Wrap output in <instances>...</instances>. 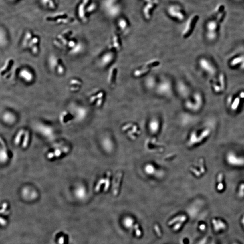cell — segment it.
<instances>
[{
    "label": "cell",
    "mask_w": 244,
    "mask_h": 244,
    "mask_svg": "<svg viewBox=\"0 0 244 244\" xmlns=\"http://www.w3.org/2000/svg\"><path fill=\"white\" fill-rule=\"evenodd\" d=\"M29 133L28 131L25 132V137L24 138V140H23V143H22V148H27V146L28 145L29 142Z\"/></svg>",
    "instance_id": "38"
},
{
    "label": "cell",
    "mask_w": 244,
    "mask_h": 244,
    "mask_svg": "<svg viewBox=\"0 0 244 244\" xmlns=\"http://www.w3.org/2000/svg\"><path fill=\"white\" fill-rule=\"evenodd\" d=\"M19 77L27 83H30L34 79V75L31 70L24 68L19 72Z\"/></svg>",
    "instance_id": "7"
},
{
    "label": "cell",
    "mask_w": 244,
    "mask_h": 244,
    "mask_svg": "<svg viewBox=\"0 0 244 244\" xmlns=\"http://www.w3.org/2000/svg\"><path fill=\"white\" fill-rule=\"evenodd\" d=\"M114 55L113 53H109L104 54L101 59V63L103 66H106L113 61Z\"/></svg>",
    "instance_id": "19"
},
{
    "label": "cell",
    "mask_w": 244,
    "mask_h": 244,
    "mask_svg": "<svg viewBox=\"0 0 244 244\" xmlns=\"http://www.w3.org/2000/svg\"><path fill=\"white\" fill-rule=\"evenodd\" d=\"M237 1H241V0H237Z\"/></svg>",
    "instance_id": "54"
},
{
    "label": "cell",
    "mask_w": 244,
    "mask_h": 244,
    "mask_svg": "<svg viewBox=\"0 0 244 244\" xmlns=\"http://www.w3.org/2000/svg\"><path fill=\"white\" fill-rule=\"evenodd\" d=\"M225 11V6L224 5L220 4L217 5L216 7L215 8L214 13H215L216 15H217L219 13H221Z\"/></svg>",
    "instance_id": "39"
},
{
    "label": "cell",
    "mask_w": 244,
    "mask_h": 244,
    "mask_svg": "<svg viewBox=\"0 0 244 244\" xmlns=\"http://www.w3.org/2000/svg\"><path fill=\"white\" fill-rule=\"evenodd\" d=\"M2 118L5 123L8 124H12L15 121V115L11 112L7 111L3 113L2 115Z\"/></svg>",
    "instance_id": "16"
},
{
    "label": "cell",
    "mask_w": 244,
    "mask_h": 244,
    "mask_svg": "<svg viewBox=\"0 0 244 244\" xmlns=\"http://www.w3.org/2000/svg\"><path fill=\"white\" fill-rule=\"evenodd\" d=\"M199 64L202 70L208 75L214 76L216 74V68L209 60L205 58H201L199 59Z\"/></svg>",
    "instance_id": "4"
},
{
    "label": "cell",
    "mask_w": 244,
    "mask_h": 244,
    "mask_svg": "<svg viewBox=\"0 0 244 244\" xmlns=\"http://www.w3.org/2000/svg\"><path fill=\"white\" fill-rule=\"evenodd\" d=\"M62 61L58 57L55 55H51L49 59V65L50 69L53 71H56L59 64L62 62Z\"/></svg>",
    "instance_id": "11"
},
{
    "label": "cell",
    "mask_w": 244,
    "mask_h": 244,
    "mask_svg": "<svg viewBox=\"0 0 244 244\" xmlns=\"http://www.w3.org/2000/svg\"><path fill=\"white\" fill-rule=\"evenodd\" d=\"M65 68L63 65L62 62H61L59 64L58 67L56 70V72L57 73L58 75H62L64 74L65 72Z\"/></svg>",
    "instance_id": "37"
},
{
    "label": "cell",
    "mask_w": 244,
    "mask_h": 244,
    "mask_svg": "<svg viewBox=\"0 0 244 244\" xmlns=\"http://www.w3.org/2000/svg\"><path fill=\"white\" fill-rule=\"evenodd\" d=\"M181 217H182V216H179L176 217L175 218H173V219H172V220H170V221H169L168 224L169 225H172L173 224L175 223L176 222L179 221L181 219Z\"/></svg>",
    "instance_id": "46"
},
{
    "label": "cell",
    "mask_w": 244,
    "mask_h": 244,
    "mask_svg": "<svg viewBox=\"0 0 244 244\" xmlns=\"http://www.w3.org/2000/svg\"><path fill=\"white\" fill-rule=\"evenodd\" d=\"M43 5L50 9H54L56 7L55 3L53 0H40Z\"/></svg>",
    "instance_id": "26"
},
{
    "label": "cell",
    "mask_w": 244,
    "mask_h": 244,
    "mask_svg": "<svg viewBox=\"0 0 244 244\" xmlns=\"http://www.w3.org/2000/svg\"><path fill=\"white\" fill-rule=\"evenodd\" d=\"M82 85V82L81 80L73 78L69 81L70 86H74L81 87Z\"/></svg>",
    "instance_id": "35"
},
{
    "label": "cell",
    "mask_w": 244,
    "mask_h": 244,
    "mask_svg": "<svg viewBox=\"0 0 244 244\" xmlns=\"http://www.w3.org/2000/svg\"><path fill=\"white\" fill-rule=\"evenodd\" d=\"M241 222H242V223L243 224V225H244V217H243V218H242Z\"/></svg>",
    "instance_id": "53"
},
{
    "label": "cell",
    "mask_w": 244,
    "mask_h": 244,
    "mask_svg": "<svg viewBox=\"0 0 244 244\" xmlns=\"http://www.w3.org/2000/svg\"><path fill=\"white\" fill-rule=\"evenodd\" d=\"M212 223L214 225V228L215 231H219V230H220L221 228L219 227V225H218L217 221L215 219H213L212 220Z\"/></svg>",
    "instance_id": "44"
},
{
    "label": "cell",
    "mask_w": 244,
    "mask_h": 244,
    "mask_svg": "<svg viewBox=\"0 0 244 244\" xmlns=\"http://www.w3.org/2000/svg\"><path fill=\"white\" fill-rule=\"evenodd\" d=\"M78 43L75 39H70L68 42V43H67V46L68 47L69 49H70V50L73 48H74L76 45Z\"/></svg>",
    "instance_id": "42"
},
{
    "label": "cell",
    "mask_w": 244,
    "mask_h": 244,
    "mask_svg": "<svg viewBox=\"0 0 244 244\" xmlns=\"http://www.w3.org/2000/svg\"><path fill=\"white\" fill-rule=\"evenodd\" d=\"M179 90L180 94H182L183 96H185L189 94V90L188 87L184 85V84L180 83L179 84Z\"/></svg>",
    "instance_id": "25"
},
{
    "label": "cell",
    "mask_w": 244,
    "mask_h": 244,
    "mask_svg": "<svg viewBox=\"0 0 244 244\" xmlns=\"http://www.w3.org/2000/svg\"><path fill=\"white\" fill-rule=\"evenodd\" d=\"M154 4L153 3H148L143 9V13H144L146 18L147 19L150 18L149 11H150V9H152V8L153 7Z\"/></svg>",
    "instance_id": "27"
},
{
    "label": "cell",
    "mask_w": 244,
    "mask_h": 244,
    "mask_svg": "<svg viewBox=\"0 0 244 244\" xmlns=\"http://www.w3.org/2000/svg\"><path fill=\"white\" fill-rule=\"evenodd\" d=\"M149 127L152 131H156L159 127L158 122L156 119H153L150 122Z\"/></svg>",
    "instance_id": "32"
},
{
    "label": "cell",
    "mask_w": 244,
    "mask_h": 244,
    "mask_svg": "<svg viewBox=\"0 0 244 244\" xmlns=\"http://www.w3.org/2000/svg\"><path fill=\"white\" fill-rule=\"evenodd\" d=\"M219 24L216 20H211L208 21L206 25L207 31H217Z\"/></svg>",
    "instance_id": "17"
},
{
    "label": "cell",
    "mask_w": 244,
    "mask_h": 244,
    "mask_svg": "<svg viewBox=\"0 0 244 244\" xmlns=\"http://www.w3.org/2000/svg\"><path fill=\"white\" fill-rule=\"evenodd\" d=\"M1 142L2 146L1 150V162L5 163L8 159L7 150L4 141H3L2 138H1Z\"/></svg>",
    "instance_id": "15"
},
{
    "label": "cell",
    "mask_w": 244,
    "mask_h": 244,
    "mask_svg": "<svg viewBox=\"0 0 244 244\" xmlns=\"http://www.w3.org/2000/svg\"><path fill=\"white\" fill-rule=\"evenodd\" d=\"M14 63V61L11 58L7 59L5 61L3 66L1 68V76H5L11 71V70L13 67V65Z\"/></svg>",
    "instance_id": "9"
},
{
    "label": "cell",
    "mask_w": 244,
    "mask_h": 244,
    "mask_svg": "<svg viewBox=\"0 0 244 244\" xmlns=\"http://www.w3.org/2000/svg\"><path fill=\"white\" fill-rule=\"evenodd\" d=\"M7 39L5 37V34H2V32L1 33V46L4 45L7 42L5 41Z\"/></svg>",
    "instance_id": "47"
},
{
    "label": "cell",
    "mask_w": 244,
    "mask_h": 244,
    "mask_svg": "<svg viewBox=\"0 0 244 244\" xmlns=\"http://www.w3.org/2000/svg\"><path fill=\"white\" fill-rule=\"evenodd\" d=\"M186 219L187 217L185 216H184V215L182 216L181 219H180V220L179 221V222H178V223L176 224L174 226V231H178V230H179L180 227H181V226H182V224L183 223V222L186 220Z\"/></svg>",
    "instance_id": "34"
},
{
    "label": "cell",
    "mask_w": 244,
    "mask_h": 244,
    "mask_svg": "<svg viewBox=\"0 0 244 244\" xmlns=\"http://www.w3.org/2000/svg\"><path fill=\"white\" fill-rule=\"evenodd\" d=\"M24 132H25L24 130L23 129H21V130H20L16 134L14 139V143L16 145H18L20 144L21 138Z\"/></svg>",
    "instance_id": "31"
},
{
    "label": "cell",
    "mask_w": 244,
    "mask_h": 244,
    "mask_svg": "<svg viewBox=\"0 0 244 244\" xmlns=\"http://www.w3.org/2000/svg\"><path fill=\"white\" fill-rule=\"evenodd\" d=\"M160 64L159 62L157 61H151L148 64H146L141 69L136 70L134 73V75L136 77H140L141 76L145 75L150 71L151 69L153 67L157 66Z\"/></svg>",
    "instance_id": "6"
},
{
    "label": "cell",
    "mask_w": 244,
    "mask_h": 244,
    "mask_svg": "<svg viewBox=\"0 0 244 244\" xmlns=\"http://www.w3.org/2000/svg\"><path fill=\"white\" fill-rule=\"evenodd\" d=\"M217 222H218V225H219V227H220L221 229H225L226 228V225H225V224L223 222H222L220 220H218L217 221Z\"/></svg>",
    "instance_id": "50"
},
{
    "label": "cell",
    "mask_w": 244,
    "mask_h": 244,
    "mask_svg": "<svg viewBox=\"0 0 244 244\" xmlns=\"http://www.w3.org/2000/svg\"><path fill=\"white\" fill-rule=\"evenodd\" d=\"M226 13L227 12H226V11H225L221 13H219L218 15H217V17H216V21L218 22L219 23L221 22L226 16Z\"/></svg>",
    "instance_id": "41"
},
{
    "label": "cell",
    "mask_w": 244,
    "mask_h": 244,
    "mask_svg": "<svg viewBox=\"0 0 244 244\" xmlns=\"http://www.w3.org/2000/svg\"><path fill=\"white\" fill-rule=\"evenodd\" d=\"M225 159L227 163L232 167H244V156L238 155L234 152H228Z\"/></svg>",
    "instance_id": "2"
},
{
    "label": "cell",
    "mask_w": 244,
    "mask_h": 244,
    "mask_svg": "<svg viewBox=\"0 0 244 244\" xmlns=\"http://www.w3.org/2000/svg\"><path fill=\"white\" fill-rule=\"evenodd\" d=\"M154 229L155 230V231L156 232V234L159 237H161L162 234H161V230L160 229L159 227L157 225H155L154 226Z\"/></svg>",
    "instance_id": "49"
},
{
    "label": "cell",
    "mask_w": 244,
    "mask_h": 244,
    "mask_svg": "<svg viewBox=\"0 0 244 244\" xmlns=\"http://www.w3.org/2000/svg\"><path fill=\"white\" fill-rule=\"evenodd\" d=\"M89 1V0H83L82 3L79 5L78 7V16L83 22L86 21L87 20L86 15V9H85V7L88 4Z\"/></svg>",
    "instance_id": "10"
},
{
    "label": "cell",
    "mask_w": 244,
    "mask_h": 244,
    "mask_svg": "<svg viewBox=\"0 0 244 244\" xmlns=\"http://www.w3.org/2000/svg\"><path fill=\"white\" fill-rule=\"evenodd\" d=\"M240 104V97H237L234 99L233 103H231V107L232 110L235 111L237 109Z\"/></svg>",
    "instance_id": "33"
},
{
    "label": "cell",
    "mask_w": 244,
    "mask_h": 244,
    "mask_svg": "<svg viewBox=\"0 0 244 244\" xmlns=\"http://www.w3.org/2000/svg\"><path fill=\"white\" fill-rule=\"evenodd\" d=\"M39 37L37 36H34L33 37L31 41L29 42V45L28 46V48L31 49L33 46L36 45H38V43H39Z\"/></svg>",
    "instance_id": "36"
},
{
    "label": "cell",
    "mask_w": 244,
    "mask_h": 244,
    "mask_svg": "<svg viewBox=\"0 0 244 244\" xmlns=\"http://www.w3.org/2000/svg\"><path fill=\"white\" fill-rule=\"evenodd\" d=\"M118 25L122 30H124L127 27V23L124 19H121L118 22Z\"/></svg>",
    "instance_id": "43"
},
{
    "label": "cell",
    "mask_w": 244,
    "mask_h": 244,
    "mask_svg": "<svg viewBox=\"0 0 244 244\" xmlns=\"http://www.w3.org/2000/svg\"><path fill=\"white\" fill-rule=\"evenodd\" d=\"M134 229L135 230L136 234L137 236H138V237H140L141 235V234H142V233H141V231H140V230H139V225L138 224L135 225Z\"/></svg>",
    "instance_id": "48"
},
{
    "label": "cell",
    "mask_w": 244,
    "mask_h": 244,
    "mask_svg": "<svg viewBox=\"0 0 244 244\" xmlns=\"http://www.w3.org/2000/svg\"><path fill=\"white\" fill-rule=\"evenodd\" d=\"M171 16L177 19L179 21H182L184 19V15L181 11L180 7L177 5L172 6L168 10Z\"/></svg>",
    "instance_id": "8"
},
{
    "label": "cell",
    "mask_w": 244,
    "mask_h": 244,
    "mask_svg": "<svg viewBox=\"0 0 244 244\" xmlns=\"http://www.w3.org/2000/svg\"><path fill=\"white\" fill-rule=\"evenodd\" d=\"M82 49V45L80 43H78L74 48L70 49V52L72 54H77L80 53Z\"/></svg>",
    "instance_id": "30"
},
{
    "label": "cell",
    "mask_w": 244,
    "mask_h": 244,
    "mask_svg": "<svg viewBox=\"0 0 244 244\" xmlns=\"http://www.w3.org/2000/svg\"><path fill=\"white\" fill-rule=\"evenodd\" d=\"M33 37V34H32L31 32L27 31L25 33V35H24V38H23V41H22V43L23 48H28L29 42L31 41Z\"/></svg>",
    "instance_id": "20"
},
{
    "label": "cell",
    "mask_w": 244,
    "mask_h": 244,
    "mask_svg": "<svg viewBox=\"0 0 244 244\" xmlns=\"http://www.w3.org/2000/svg\"><path fill=\"white\" fill-rule=\"evenodd\" d=\"M64 242V239L63 237L59 239V244H63Z\"/></svg>",
    "instance_id": "52"
},
{
    "label": "cell",
    "mask_w": 244,
    "mask_h": 244,
    "mask_svg": "<svg viewBox=\"0 0 244 244\" xmlns=\"http://www.w3.org/2000/svg\"><path fill=\"white\" fill-rule=\"evenodd\" d=\"M113 47L117 50L120 49L121 45L119 38L117 35H115L113 38Z\"/></svg>",
    "instance_id": "28"
},
{
    "label": "cell",
    "mask_w": 244,
    "mask_h": 244,
    "mask_svg": "<svg viewBox=\"0 0 244 244\" xmlns=\"http://www.w3.org/2000/svg\"><path fill=\"white\" fill-rule=\"evenodd\" d=\"M75 195L77 199L83 200L86 195V190L84 186H78L75 190Z\"/></svg>",
    "instance_id": "14"
},
{
    "label": "cell",
    "mask_w": 244,
    "mask_h": 244,
    "mask_svg": "<svg viewBox=\"0 0 244 244\" xmlns=\"http://www.w3.org/2000/svg\"><path fill=\"white\" fill-rule=\"evenodd\" d=\"M148 3H153L154 4H156L158 3V0H144Z\"/></svg>",
    "instance_id": "51"
},
{
    "label": "cell",
    "mask_w": 244,
    "mask_h": 244,
    "mask_svg": "<svg viewBox=\"0 0 244 244\" xmlns=\"http://www.w3.org/2000/svg\"><path fill=\"white\" fill-rule=\"evenodd\" d=\"M211 132V129L209 128H206L200 132H193L189 137L188 145L193 146L200 144L209 137Z\"/></svg>",
    "instance_id": "1"
},
{
    "label": "cell",
    "mask_w": 244,
    "mask_h": 244,
    "mask_svg": "<svg viewBox=\"0 0 244 244\" xmlns=\"http://www.w3.org/2000/svg\"><path fill=\"white\" fill-rule=\"evenodd\" d=\"M230 64L232 67L239 65L240 68L244 70V55L235 57L231 61Z\"/></svg>",
    "instance_id": "12"
},
{
    "label": "cell",
    "mask_w": 244,
    "mask_h": 244,
    "mask_svg": "<svg viewBox=\"0 0 244 244\" xmlns=\"http://www.w3.org/2000/svg\"><path fill=\"white\" fill-rule=\"evenodd\" d=\"M96 8V5L95 4L92 3L86 8V11H87V12H88V13H90V12H92L93 11H94Z\"/></svg>",
    "instance_id": "45"
},
{
    "label": "cell",
    "mask_w": 244,
    "mask_h": 244,
    "mask_svg": "<svg viewBox=\"0 0 244 244\" xmlns=\"http://www.w3.org/2000/svg\"><path fill=\"white\" fill-rule=\"evenodd\" d=\"M104 96V92L100 91L96 94L90 97L89 99V101L90 104H94V103L96 102V104L97 106H100L102 104L103 101V97Z\"/></svg>",
    "instance_id": "13"
},
{
    "label": "cell",
    "mask_w": 244,
    "mask_h": 244,
    "mask_svg": "<svg viewBox=\"0 0 244 244\" xmlns=\"http://www.w3.org/2000/svg\"><path fill=\"white\" fill-rule=\"evenodd\" d=\"M199 18V16L197 15H194L189 18L187 22L185 28L183 31V35L184 37L188 36L190 34Z\"/></svg>",
    "instance_id": "5"
},
{
    "label": "cell",
    "mask_w": 244,
    "mask_h": 244,
    "mask_svg": "<svg viewBox=\"0 0 244 244\" xmlns=\"http://www.w3.org/2000/svg\"><path fill=\"white\" fill-rule=\"evenodd\" d=\"M217 37V31H207L206 33V37L210 41L215 40Z\"/></svg>",
    "instance_id": "29"
},
{
    "label": "cell",
    "mask_w": 244,
    "mask_h": 244,
    "mask_svg": "<svg viewBox=\"0 0 244 244\" xmlns=\"http://www.w3.org/2000/svg\"><path fill=\"white\" fill-rule=\"evenodd\" d=\"M170 85L169 83L167 82H165L162 83L161 84V86H160V88L159 87V90H160V93L162 94L168 93L169 92L170 90Z\"/></svg>",
    "instance_id": "24"
},
{
    "label": "cell",
    "mask_w": 244,
    "mask_h": 244,
    "mask_svg": "<svg viewBox=\"0 0 244 244\" xmlns=\"http://www.w3.org/2000/svg\"><path fill=\"white\" fill-rule=\"evenodd\" d=\"M238 196L241 198L244 197V183H241L239 186Z\"/></svg>",
    "instance_id": "40"
},
{
    "label": "cell",
    "mask_w": 244,
    "mask_h": 244,
    "mask_svg": "<svg viewBox=\"0 0 244 244\" xmlns=\"http://www.w3.org/2000/svg\"><path fill=\"white\" fill-rule=\"evenodd\" d=\"M72 117V115L69 112H67L66 111H64L60 114L59 120L62 124H65L68 122L67 121H70Z\"/></svg>",
    "instance_id": "18"
},
{
    "label": "cell",
    "mask_w": 244,
    "mask_h": 244,
    "mask_svg": "<svg viewBox=\"0 0 244 244\" xmlns=\"http://www.w3.org/2000/svg\"><path fill=\"white\" fill-rule=\"evenodd\" d=\"M224 176L223 173H219L217 176V189L219 191H221L224 189V185L223 183Z\"/></svg>",
    "instance_id": "21"
},
{
    "label": "cell",
    "mask_w": 244,
    "mask_h": 244,
    "mask_svg": "<svg viewBox=\"0 0 244 244\" xmlns=\"http://www.w3.org/2000/svg\"><path fill=\"white\" fill-rule=\"evenodd\" d=\"M116 74H117V69L115 67H113V68L111 69L110 70L109 75H108V83L110 85H113L115 82Z\"/></svg>",
    "instance_id": "23"
},
{
    "label": "cell",
    "mask_w": 244,
    "mask_h": 244,
    "mask_svg": "<svg viewBox=\"0 0 244 244\" xmlns=\"http://www.w3.org/2000/svg\"><path fill=\"white\" fill-rule=\"evenodd\" d=\"M75 112L77 118L79 119H83L86 115V110L82 107H78L76 108Z\"/></svg>",
    "instance_id": "22"
},
{
    "label": "cell",
    "mask_w": 244,
    "mask_h": 244,
    "mask_svg": "<svg viewBox=\"0 0 244 244\" xmlns=\"http://www.w3.org/2000/svg\"><path fill=\"white\" fill-rule=\"evenodd\" d=\"M194 102L188 101L186 103V106L189 110L197 111L202 108L203 104V99L202 95L199 93H197L194 95Z\"/></svg>",
    "instance_id": "3"
}]
</instances>
